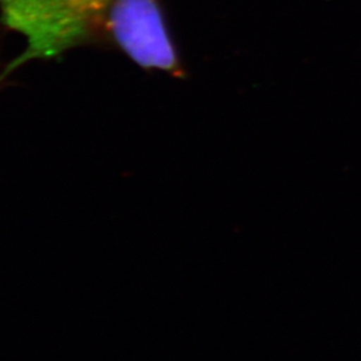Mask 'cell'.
I'll list each match as a JSON object with an SVG mask.
<instances>
[{
	"label": "cell",
	"mask_w": 361,
	"mask_h": 361,
	"mask_svg": "<svg viewBox=\"0 0 361 361\" xmlns=\"http://www.w3.org/2000/svg\"><path fill=\"white\" fill-rule=\"evenodd\" d=\"M108 37L143 68L182 73L157 0H115Z\"/></svg>",
	"instance_id": "cell-1"
}]
</instances>
